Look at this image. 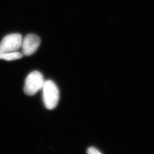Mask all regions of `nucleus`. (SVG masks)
I'll return each instance as SVG.
<instances>
[{
  "mask_svg": "<svg viewBox=\"0 0 154 154\" xmlns=\"http://www.w3.org/2000/svg\"><path fill=\"white\" fill-rule=\"evenodd\" d=\"M42 90L46 108L49 110L54 109L58 105L60 99V91L57 86L51 80L45 81Z\"/></svg>",
  "mask_w": 154,
  "mask_h": 154,
  "instance_id": "f257e3e1",
  "label": "nucleus"
},
{
  "mask_svg": "<svg viewBox=\"0 0 154 154\" xmlns=\"http://www.w3.org/2000/svg\"><path fill=\"white\" fill-rule=\"evenodd\" d=\"M43 75L38 71L30 72L26 77L23 91L28 95H34L42 89L45 83Z\"/></svg>",
  "mask_w": 154,
  "mask_h": 154,
  "instance_id": "f03ea898",
  "label": "nucleus"
},
{
  "mask_svg": "<svg viewBox=\"0 0 154 154\" xmlns=\"http://www.w3.org/2000/svg\"><path fill=\"white\" fill-rule=\"evenodd\" d=\"M22 35L18 33L6 35L0 42V51L15 52L21 47Z\"/></svg>",
  "mask_w": 154,
  "mask_h": 154,
  "instance_id": "7ed1b4c3",
  "label": "nucleus"
},
{
  "mask_svg": "<svg viewBox=\"0 0 154 154\" xmlns=\"http://www.w3.org/2000/svg\"><path fill=\"white\" fill-rule=\"evenodd\" d=\"M41 44V39L38 35L34 34H29L22 39L21 48L22 54L26 56L33 54Z\"/></svg>",
  "mask_w": 154,
  "mask_h": 154,
  "instance_id": "20e7f679",
  "label": "nucleus"
},
{
  "mask_svg": "<svg viewBox=\"0 0 154 154\" xmlns=\"http://www.w3.org/2000/svg\"><path fill=\"white\" fill-rule=\"evenodd\" d=\"M23 54L18 51L15 52H1L0 51V60L5 61H14L21 58Z\"/></svg>",
  "mask_w": 154,
  "mask_h": 154,
  "instance_id": "39448f33",
  "label": "nucleus"
},
{
  "mask_svg": "<svg viewBox=\"0 0 154 154\" xmlns=\"http://www.w3.org/2000/svg\"><path fill=\"white\" fill-rule=\"evenodd\" d=\"M87 153L88 154H101V152L98 149L93 147L88 148L87 151Z\"/></svg>",
  "mask_w": 154,
  "mask_h": 154,
  "instance_id": "423d86ee",
  "label": "nucleus"
}]
</instances>
